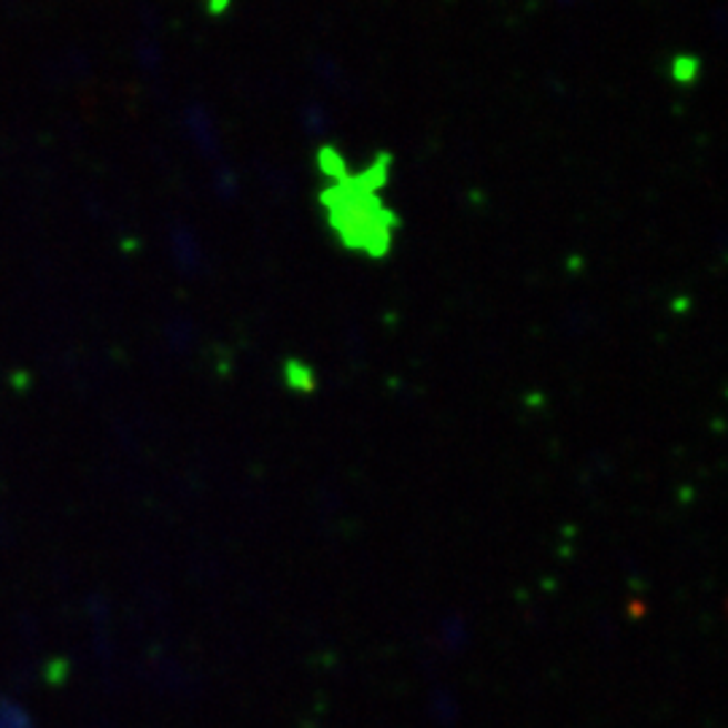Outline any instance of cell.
Returning a JSON list of instances; mask_svg holds the SVG:
<instances>
[{
    "label": "cell",
    "instance_id": "1",
    "mask_svg": "<svg viewBox=\"0 0 728 728\" xmlns=\"http://www.w3.org/2000/svg\"><path fill=\"white\" fill-rule=\"evenodd\" d=\"M0 728H36L30 715L20 705L9 699H0Z\"/></svg>",
    "mask_w": 728,
    "mask_h": 728
}]
</instances>
